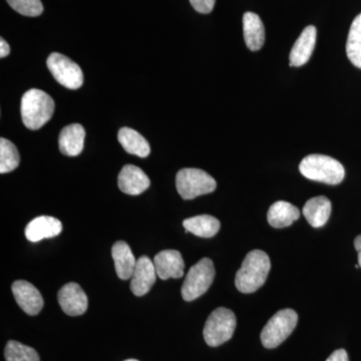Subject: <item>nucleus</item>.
Returning <instances> with one entry per match:
<instances>
[{
	"instance_id": "nucleus-1",
	"label": "nucleus",
	"mask_w": 361,
	"mask_h": 361,
	"mask_svg": "<svg viewBox=\"0 0 361 361\" xmlns=\"http://www.w3.org/2000/svg\"><path fill=\"white\" fill-rule=\"evenodd\" d=\"M271 269L270 259L265 252L253 250L247 254L236 273L235 285L242 293L257 291L264 285Z\"/></svg>"
},
{
	"instance_id": "nucleus-2",
	"label": "nucleus",
	"mask_w": 361,
	"mask_h": 361,
	"mask_svg": "<svg viewBox=\"0 0 361 361\" xmlns=\"http://www.w3.org/2000/svg\"><path fill=\"white\" fill-rule=\"evenodd\" d=\"M20 111L27 129L39 130L54 115V102L44 90H30L21 99Z\"/></svg>"
},
{
	"instance_id": "nucleus-3",
	"label": "nucleus",
	"mask_w": 361,
	"mask_h": 361,
	"mask_svg": "<svg viewBox=\"0 0 361 361\" xmlns=\"http://www.w3.org/2000/svg\"><path fill=\"white\" fill-rule=\"evenodd\" d=\"M299 171L307 179L329 185L341 184L345 176L343 166L338 161L318 154L305 157L299 165Z\"/></svg>"
},
{
	"instance_id": "nucleus-4",
	"label": "nucleus",
	"mask_w": 361,
	"mask_h": 361,
	"mask_svg": "<svg viewBox=\"0 0 361 361\" xmlns=\"http://www.w3.org/2000/svg\"><path fill=\"white\" fill-rule=\"evenodd\" d=\"M176 187L183 199L192 200L202 195L212 193L217 187V183L205 171L185 168L176 176Z\"/></svg>"
},
{
	"instance_id": "nucleus-5",
	"label": "nucleus",
	"mask_w": 361,
	"mask_h": 361,
	"mask_svg": "<svg viewBox=\"0 0 361 361\" xmlns=\"http://www.w3.org/2000/svg\"><path fill=\"white\" fill-rule=\"evenodd\" d=\"M236 316L232 310L219 307L209 316L204 326L203 336L211 348H217L230 341L236 329Z\"/></svg>"
},
{
	"instance_id": "nucleus-6",
	"label": "nucleus",
	"mask_w": 361,
	"mask_h": 361,
	"mask_svg": "<svg viewBox=\"0 0 361 361\" xmlns=\"http://www.w3.org/2000/svg\"><path fill=\"white\" fill-rule=\"evenodd\" d=\"M298 315L292 310L278 311L265 325L261 332V342L268 349L276 348L286 341L295 329Z\"/></svg>"
},
{
	"instance_id": "nucleus-7",
	"label": "nucleus",
	"mask_w": 361,
	"mask_h": 361,
	"mask_svg": "<svg viewBox=\"0 0 361 361\" xmlns=\"http://www.w3.org/2000/svg\"><path fill=\"white\" fill-rule=\"evenodd\" d=\"M215 278V268L212 260L203 258L190 268L183 283L182 293L185 301H193L205 294Z\"/></svg>"
},
{
	"instance_id": "nucleus-8",
	"label": "nucleus",
	"mask_w": 361,
	"mask_h": 361,
	"mask_svg": "<svg viewBox=\"0 0 361 361\" xmlns=\"http://www.w3.org/2000/svg\"><path fill=\"white\" fill-rule=\"evenodd\" d=\"M47 65L54 78L63 87L78 90L84 84L82 68L68 56L54 52L47 59Z\"/></svg>"
},
{
	"instance_id": "nucleus-9",
	"label": "nucleus",
	"mask_w": 361,
	"mask_h": 361,
	"mask_svg": "<svg viewBox=\"0 0 361 361\" xmlns=\"http://www.w3.org/2000/svg\"><path fill=\"white\" fill-rule=\"evenodd\" d=\"M13 293L18 306L28 315H37L44 307V298L39 289L30 282L18 280L13 284Z\"/></svg>"
},
{
	"instance_id": "nucleus-10",
	"label": "nucleus",
	"mask_w": 361,
	"mask_h": 361,
	"mask_svg": "<svg viewBox=\"0 0 361 361\" xmlns=\"http://www.w3.org/2000/svg\"><path fill=\"white\" fill-rule=\"evenodd\" d=\"M157 272L153 261L147 256L137 260L134 273L130 278V291L135 296H144L155 284Z\"/></svg>"
},
{
	"instance_id": "nucleus-11",
	"label": "nucleus",
	"mask_w": 361,
	"mask_h": 361,
	"mask_svg": "<svg viewBox=\"0 0 361 361\" xmlns=\"http://www.w3.org/2000/svg\"><path fill=\"white\" fill-rule=\"evenodd\" d=\"M58 299L61 310L70 316L84 314L89 305L87 294L80 285L73 282L66 284L59 291Z\"/></svg>"
},
{
	"instance_id": "nucleus-12",
	"label": "nucleus",
	"mask_w": 361,
	"mask_h": 361,
	"mask_svg": "<svg viewBox=\"0 0 361 361\" xmlns=\"http://www.w3.org/2000/svg\"><path fill=\"white\" fill-rule=\"evenodd\" d=\"M154 265L157 275L161 280L178 279L184 275L185 262L177 250L161 251L154 258Z\"/></svg>"
},
{
	"instance_id": "nucleus-13",
	"label": "nucleus",
	"mask_w": 361,
	"mask_h": 361,
	"mask_svg": "<svg viewBox=\"0 0 361 361\" xmlns=\"http://www.w3.org/2000/svg\"><path fill=\"white\" fill-rule=\"evenodd\" d=\"M63 231L61 221L51 216H39L28 223L25 228V237L28 241L39 242L54 238Z\"/></svg>"
},
{
	"instance_id": "nucleus-14",
	"label": "nucleus",
	"mask_w": 361,
	"mask_h": 361,
	"mask_svg": "<svg viewBox=\"0 0 361 361\" xmlns=\"http://www.w3.org/2000/svg\"><path fill=\"white\" fill-rule=\"evenodd\" d=\"M118 183L123 193L133 196L144 193L151 185V180L144 171L133 165H127L122 169Z\"/></svg>"
},
{
	"instance_id": "nucleus-15",
	"label": "nucleus",
	"mask_w": 361,
	"mask_h": 361,
	"mask_svg": "<svg viewBox=\"0 0 361 361\" xmlns=\"http://www.w3.org/2000/svg\"><path fill=\"white\" fill-rule=\"evenodd\" d=\"M317 30L315 26L310 25L304 28L300 37L296 40L289 56L291 66H302L310 61L314 51Z\"/></svg>"
},
{
	"instance_id": "nucleus-16",
	"label": "nucleus",
	"mask_w": 361,
	"mask_h": 361,
	"mask_svg": "<svg viewBox=\"0 0 361 361\" xmlns=\"http://www.w3.org/2000/svg\"><path fill=\"white\" fill-rule=\"evenodd\" d=\"M85 132L80 123L63 128L59 135V146L61 153L68 157L80 155L84 149Z\"/></svg>"
},
{
	"instance_id": "nucleus-17",
	"label": "nucleus",
	"mask_w": 361,
	"mask_h": 361,
	"mask_svg": "<svg viewBox=\"0 0 361 361\" xmlns=\"http://www.w3.org/2000/svg\"><path fill=\"white\" fill-rule=\"evenodd\" d=\"M111 257L115 261L116 272L118 278L122 280L132 278L137 260L130 246L125 241H118L114 244Z\"/></svg>"
},
{
	"instance_id": "nucleus-18",
	"label": "nucleus",
	"mask_w": 361,
	"mask_h": 361,
	"mask_svg": "<svg viewBox=\"0 0 361 361\" xmlns=\"http://www.w3.org/2000/svg\"><path fill=\"white\" fill-rule=\"evenodd\" d=\"M302 213L313 228L322 227L326 224L331 214V202L324 196L315 197L306 202Z\"/></svg>"
},
{
	"instance_id": "nucleus-19",
	"label": "nucleus",
	"mask_w": 361,
	"mask_h": 361,
	"mask_svg": "<svg viewBox=\"0 0 361 361\" xmlns=\"http://www.w3.org/2000/svg\"><path fill=\"white\" fill-rule=\"evenodd\" d=\"M244 39L252 51L262 49L265 42V30L262 20L256 13H246L243 16Z\"/></svg>"
},
{
	"instance_id": "nucleus-20",
	"label": "nucleus",
	"mask_w": 361,
	"mask_h": 361,
	"mask_svg": "<svg viewBox=\"0 0 361 361\" xmlns=\"http://www.w3.org/2000/svg\"><path fill=\"white\" fill-rule=\"evenodd\" d=\"M300 217V211L288 202H275L268 210L267 220L273 228L289 227Z\"/></svg>"
},
{
	"instance_id": "nucleus-21",
	"label": "nucleus",
	"mask_w": 361,
	"mask_h": 361,
	"mask_svg": "<svg viewBox=\"0 0 361 361\" xmlns=\"http://www.w3.org/2000/svg\"><path fill=\"white\" fill-rule=\"evenodd\" d=\"M118 139L125 151L132 155L147 158L151 153L148 141L137 130L123 128L118 132Z\"/></svg>"
},
{
	"instance_id": "nucleus-22",
	"label": "nucleus",
	"mask_w": 361,
	"mask_h": 361,
	"mask_svg": "<svg viewBox=\"0 0 361 361\" xmlns=\"http://www.w3.org/2000/svg\"><path fill=\"white\" fill-rule=\"evenodd\" d=\"M186 232L192 233L201 238H211L219 232L220 221L210 215H199L183 222Z\"/></svg>"
},
{
	"instance_id": "nucleus-23",
	"label": "nucleus",
	"mask_w": 361,
	"mask_h": 361,
	"mask_svg": "<svg viewBox=\"0 0 361 361\" xmlns=\"http://www.w3.org/2000/svg\"><path fill=\"white\" fill-rule=\"evenodd\" d=\"M346 54L353 65L361 68V13L356 16L349 30Z\"/></svg>"
},
{
	"instance_id": "nucleus-24",
	"label": "nucleus",
	"mask_w": 361,
	"mask_h": 361,
	"mask_svg": "<svg viewBox=\"0 0 361 361\" xmlns=\"http://www.w3.org/2000/svg\"><path fill=\"white\" fill-rule=\"evenodd\" d=\"M20 157L13 142L1 137L0 139V173L13 172L20 165Z\"/></svg>"
},
{
	"instance_id": "nucleus-25",
	"label": "nucleus",
	"mask_w": 361,
	"mask_h": 361,
	"mask_svg": "<svg viewBox=\"0 0 361 361\" xmlns=\"http://www.w3.org/2000/svg\"><path fill=\"white\" fill-rule=\"evenodd\" d=\"M4 356L6 361H40L35 349L14 341L7 342Z\"/></svg>"
},
{
	"instance_id": "nucleus-26",
	"label": "nucleus",
	"mask_w": 361,
	"mask_h": 361,
	"mask_svg": "<svg viewBox=\"0 0 361 361\" xmlns=\"http://www.w3.org/2000/svg\"><path fill=\"white\" fill-rule=\"evenodd\" d=\"M9 6L21 16L35 18L39 16L44 11L40 0H7Z\"/></svg>"
},
{
	"instance_id": "nucleus-27",
	"label": "nucleus",
	"mask_w": 361,
	"mask_h": 361,
	"mask_svg": "<svg viewBox=\"0 0 361 361\" xmlns=\"http://www.w3.org/2000/svg\"><path fill=\"white\" fill-rule=\"evenodd\" d=\"M216 0H190L195 11L199 13L208 14L213 11Z\"/></svg>"
},
{
	"instance_id": "nucleus-28",
	"label": "nucleus",
	"mask_w": 361,
	"mask_h": 361,
	"mask_svg": "<svg viewBox=\"0 0 361 361\" xmlns=\"http://www.w3.org/2000/svg\"><path fill=\"white\" fill-rule=\"evenodd\" d=\"M326 361H349L348 353L344 349H338L334 351Z\"/></svg>"
},
{
	"instance_id": "nucleus-29",
	"label": "nucleus",
	"mask_w": 361,
	"mask_h": 361,
	"mask_svg": "<svg viewBox=\"0 0 361 361\" xmlns=\"http://www.w3.org/2000/svg\"><path fill=\"white\" fill-rule=\"evenodd\" d=\"M11 47L4 39H0V58L4 59L8 56Z\"/></svg>"
},
{
	"instance_id": "nucleus-30",
	"label": "nucleus",
	"mask_w": 361,
	"mask_h": 361,
	"mask_svg": "<svg viewBox=\"0 0 361 361\" xmlns=\"http://www.w3.org/2000/svg\"><path fill=\"white\" fill-rule=\"evenodd\" d=\"M355 250L357 251L358 253V265H360L361 268V235L356 237L355 240Z\"/></svg>"
},
{
	"instance_id": "nucleus-31",
	"label": "nucleus",
	"mask_w": 361,
	"mask_h": 361,
	"mask_svg": "<svg viewBox=\"0 0 361 361\" xmlns=\"http://www.w3.org/2000/svg\"><path fill=\"white\" fill-rule=\"evenodd\" d=\"M125 361H139V360H125Z\"/></svg>"
}]
</instances>
